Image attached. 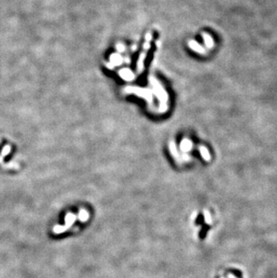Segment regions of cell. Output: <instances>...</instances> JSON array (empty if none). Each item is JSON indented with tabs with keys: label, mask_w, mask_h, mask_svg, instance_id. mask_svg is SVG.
I'll use <instances>...</instances> for the list:
<instances>
[{
	"label": "cell",
	"mask_w": 277,
	"mask_h": 278,
	"mask_svg": "<svg viewBox=\"0 0 277 278\" xmlns=\"http://www.w3.org/2000/svg\"><path fill=\"white\" fill-rule=\"evenodd\" d=\"M77 217L74 213H68L65 217V226L68 229L72 226V224L74 223V221H76Z\"/></svg>",
	"instance_id": "6da1fadb"
},
{
	"label": "cell",
	"mask_w": 277,
	"mask_h": 278,
	"mask_svg": "<svg viewBox=\"0 0 277 278\" xmlns=\"http://www.w3.org/2000/svg\"><path fill=\"white\" fill-rule=\"evenodd\" d=\"M89 218V213L86 212L85 210H81V211H79V213H78V220L79 221H88Z\"/></svg>",
	"instance_id": "7a4b0ae2"
},
{
	"label": "cell",
	"mask_w": 277,
	"mask_h": 278,
	"mask_svg": "<svg viewBox=\"0 0 277 278\" xmlns=\"http://www.w3.org/2000/svg\"><path fill=\"white\" fill-rule=\"evenodd\" d=\"M68 230V228L66 226H61V225H56L53 228V232L56 233V234H60Z\"/></svg>",
	"instance_id": "3957f363"
},
{
	"label": "cell",
	"mask_w": 277,
	"mask_h": 278,
	"mask_svg": "<svg viewBox=\"0 0 277 278\" xmlns=\"http://www.w3.org/2000/svg\"><path fill=\"white\" fill-rule=\"evenodd\" d=\"M10 150H11L10 146H8V145L5 146V147H4V149H3V150H2V156H3V157L6 156L7 154H8V153L10 152Z\"/></svg>",
	"instance_id": "277c9868"
},
{
	"label": "cell",
	"mask_w": 277,
	"mask_h": 278,
	"mask_svg": "<svg viewBox=\"0 0 277 278\" xmlns=\"http://www.w3.org/2000/svg\"><path fill=\"white\" fill-rule=\"evenodd\" d=\"M204 214H205V216H204L205 221H206L207 223H211V216H210L209 212H208L207 211H205V212H204Z\"/></svg>",
	"instance_id": "5b68a950"
},
{
	"label": "cell",
	"mask_w": 277,
	"mask_h": 278,
	"mask_svg": "<svg viewBox=\"0 0 277 278\" xmlns=\"http://www.w3.org/2000/svg\"><path fill=\"white\" fill-rule=\"evenodd\" d=\"M228 278H236V277L232 275H228Z\"/></svg>",
	"instance_id": "8992f818"
}]
</instances>
